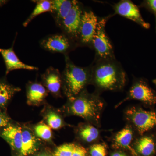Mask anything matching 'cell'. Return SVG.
<instances>
[{
	"instance_id": "obj_1",
	"label": "cell",
	"mask_w": 156,
	"mask_h": 156,
	"mask_svg": "<svg viewBox=\"0 0 156 156\" xmlns=\"http://www.w3.org/2000/svg\"><path fill=\"white\" fill-rule=\"evenodd\" d=\"M91 66V81L100 90H119L125 86L126 72L116 59L93 62Z\"/></svg>"
},
{
	"instance_id": "obj_2",
	"label": "cell",
	"mask_w": 156,
	"mask_h": 156,
	"mask_svg": "<svg viewBox=\"0 0 156 156\" xmlns=\"http://www.w3.org/2000/svg\"><path fill=\"white\" fill-rule=\"evenodd\" d=\"M65 67L62 78L65 92L73 99L83 91L92 79L91 66L83 67L76 65L68 55H65Z\"/></svg>"
},
{
	"instance_id": "obj_3",
	"label": "cell",
	"mask_w": 156,
	"mask_h": 156,
	"mask_svg": "<svg viewBox=\"0 0 156 156\" xmlns=\"http://www.w3.org/2000/svg\"><path fill=\"white\" fill-rule=\"evenodd\" d=\"M72 100L70 111L73 114L87 119H97L99 118L103 103L97 96L83 91Z\"/></svg>"
},
{
	"instance_id": "obj_4",
	"label": "cell",
	"mask_w": 156,
	"mask_h": 156,
	"mask_svg": "<svg viewBox=\"0 0 156 156\" xmlns=\"http://www.w3.org/2000/svg\"><path fill=\"white\" fill-rule=\"evenodd\" d=\"M111 16L99 19L92 41V49L95 51L94 62L116 59L111 42L105 30V25Z\"/></svg>"
},
{
	"instance_id": "obj_5",
	"label": "cell",
	"mask_w": 156,
	"mask_h": 156,
	"mask_svg": "<svg viewBox=\"0 0 156 156\" xmlns=\"http://www.w3.org/2000/svg\"><path fill=\"white\" fill-rule=\"evenodd\" d=\"M99 19L93 11L85 10L82 15L76 43L78 47L92 48V41Z\"/></svg>"
},
{
	"instance_id": "obj_6",
	"label": "cell",
	"mask_w": 156,
	"mask_h": 156,
	"mask_svg": "<svg viewBox=\"0 0 156 156\" xmlns=\"http://www.w3.org/2000/svg\"><path fill=\"white\" fill-rule=\"evenodd\" d=\"M42 48L52 53H60L64 55L78 47L77 44L72 39L63 33L50 35L40 42Z\"/></svg>"
},
{
	"instance_id": "obj_7",
	"label": "cell",
	"mask_w": 156,
	"mask_h": 156,
	"mask_svg": "<svg viewBox=\"0 0 156 156\" xmlns=\"http://www.w3.org/2000/svg\"><path fill=\"white\" fill-rule=\"evenodd\" d=\"M128 119L133 123L140 135L156 128V111L132 107L126 112Z\"/></svg>"
},
{
	"instance_id": "obj_8",
	"label": "cell",
	"mask_w": 156,
	"mask_h": 156,
	"mask_svg": "<svg viewBox=\"0 0 156 156\" xmlns=\"http://www.w3.org/2000/svg\"><path fill=\"white\" fill-rule=\"evenodd\" d=\"M84 9L80 2L74 0L72 8L59 27L62 33L76 43L81 18Z\"/></svg>"
},
{
	"instance_id": "obj_9",
	"label": "cell",
	"mask_w": 156,
	"mask_h": 156,
	"mask_svg": "<svg viewBox=\"0 0 156 156\" xmlns=\"http://www.w3.org/2000/svg\"><path fill=\"white\" fill-rule=\"evenodd\" d=\"M113 9L115 14H118L134 21L144 28L148 29L150 27L149 23L143 18L137 6L131 1L122 0L115 4Z\"/></svg>"
},
{
	"instance_id": "obj_10",
	"label": "cell",
	"mask_w": 156,
	"mask_h": 156,
	"mask_svg": "<svg viewBox=\"0 0 156 156\" xmlns=\"http://www.w3.org/2000/svg\"><path fill=\"white\" fill-rule=\"evenodd\" d=\"M135 99L148 105L156 104V94L148 84L143 80L135 81L125 101Z\"/></svg>"
},
{
	"instance_id": "obj_11",
	"label": "cell",
	"mask_w": 156,
	"mask_h": 156,
	"mask_svg": "<svg viewBox=\"0 0 156 156\" xmlns=\"http://www.w3.org/2000/svg\"><path fill=\"white\" fill-rule=\"evenodd\" d=\"M13 44L9 49L0 48V53L2 56L6 66V74L14 70L26 69L37 70L38 68L28 65L23 62L18 58L14 50Z\"/></svg>"
},
{
	"instance_id": "obj_12",
	"label": "cell",
	"mask_w": 156,
	"mask_h": 156,
	"mask_svg": "<svg viewBox=\"0 0 156 156\" xmlns=\"http://www.w3.org/2000/svg\"><path fill=\"white\" fill-rule=\"evenodd\" d=\"M74 0H51V13L57 26L60 27L72 8Z\"/></svg>"
},
{
	"instance_id": "obj_13",
	"label": "cell",
	"mask_w": 156,
	"mask_h": 156,
	"mask_svg": "<svg viewBox=\"0 0 156 156\" xmlns=\"http://www.w3.org/2000/svg\"><path fill=\"white\" fill-rule=\"evenodd\" d=\"M23 130L19 126L9 125L1 132V136L7 141L14 151H20Z\"/></svg>"
},
{
	"instance_id": "obj_14",
	"label": "cell",
	"mask_w": 156,
	"mask_h": 156,
	"mask_svg": "<svg viewBox=\"0 0 156 156\" xmlns=\"http://www.w3.org/2000/svg\"><path fill=\"white\" fill-rule=\"evenodd\" d=\"M42 79L49 92L55 95L59 94L62 83V78L58 69L52 66L48 68L42 75Z\"/></svg>"
},
{
	"instance_id": "obj_15",
	"label": "cell",
	"mask_w": 156,
	"mask_h": 156,
	"mask_svg": "<svg viewBox=\"0 0 156 156\" xmlns=\"http://www.w3.org/2000/svg\"><path fill=\"white\" fill-rule=\"evenodd\" d=\"M136 152L140 156H154L156 152V142L151 136H144L140 138L136 145Z\"/></svg>"
},
{
	"instance_id": "obj_16",
	"label": "cell",
	"mask_w": 156,
	"mask_h": 156,
	"mask_svg": "<svg viewBox=\"0 0 156 156\" xmlns=\"http://www.w3.org/2000/svg\"><path fill=\"white\" fill-rule=\"evenodd\" d=\"M37 141L33 134L28 130H23L21 149L18 156H29L37 150Z\"/></svg>"
},
{
	"instance_id": "obj_17",
	"label": "cell",
	"mask_w": 156,
	"mask_h": 156,
	"mask_svg": "<svg viewBox=\"0 0 156 156\" xmlns=\"http://www.w3.org/2000/svg\"><path fill=\"white\" fill-rule=\"evenodd\" d=\"M27 95L28 103L37 104L44 100L47 95V91L41 84L31 83L27 87Z\"/></svg>"
},
{
	"instance_id": "obj_18",
	"label": "cell",
	"mask_w": 156,
	"mask_h": 156,
	"mask_svg": "<svg viewBox=\"0 0 156 156\" xmlns=\"http://www.w3.org/2000/svg\"><path fill=\"white\" fill-rule=\"evenodd\" d=\"M132 137V131L130 128L127 127L117 133L115 136V144L118 146L128 148L131 151L134 155L137 156L138 155L136 151L132 149L130 146Z\"/></svg>"
},
{
	"instance_id": "obj_19",
	"label": "cell",
	"mask_w": 156,
	"mask_h": 156,
	"mask_svg": "<svg viewBox=\"0 0 156 156\" xmlns=\"http://www.w3.org/2000/svg\"><path fill=\"white\" fill-rule=\"evenodd\" d=\"M20 90V88L0 80V107L5 106L14 94Z\"/></svg>"
},
{
	"instance_id": "obj_20",
	"label": "cell",
	"mask_w": 156,
	"mask_h": 156,
	"mask_svg": "<svg viewBox=\"0 0 156 156\" xmlns=\"http://www.w3.org/2000/svg\"><path fill=\"white\" fill-rule=\"evenodd\" d=\"M33 2L35 3L36 5L33 11L32 12L31 14L23 23V25L24 27L27 26L37 16L46 12H49L50 13L51 11V1L40 0V1H34Z\"/></svg>"
},
{
	"instance_id": "obj_21",
	"label": "cell",
	"mask_w": 156,
	"mask_h": 156,
	"mask_svg": "<svg viewBox=\"0 0 156 156\" xmlns=\"http://www.w3.org/2000/svg\"><path fill=\"white\" fill-rule=\"evenodd\" d=\"M80 134L82 138L85 141L91 142L97 139L99 133L97 128L92 126H88L81 130Z\"/></svg>"
},
{
	"instance_id": "obj_22",
	"label": "cell",
	"mask_w": 156,
	"mask_h": 156,
	"mask_svg": "<svg viewBox=\"0 0 156 156\" xmlns=\"http://www.w3.org/2000/svg\"><path fill=\"white\" fill-rule=\"evenodd\" d=\"M35 132L37 136L44 140H50L52 137L51 128L45 124H40L36 126Z\"/></svg>"
},
{
	"instance_id": "obj_23",
	"label": "cell",
	"mask_w": 156,
	"mask_h": 156,
	"mask_svg": "<svg viewBox=\"0 0 156 156\" xmlns=\"http://www.w3.org/2000/svg\"><path fill=\"white\" fill-rule=\"evenodd\" d=\"M47 121L48 126L53 129H58L62 125L61 118L54 112H51L49 113L47 116Z\"/></svg>"
},
{
	"instance_id": "obj_24",
	"label": "cell",
	"mask_w": 156,
	"mask_h": 156,
	"mask_svg": "<svg viewBox=\"0 0 156 156\" xmlns=\"http://www.w3.org/2000/svg\"><path fill=\"white\" fill-rule=\"evenodd\" d=\"M74 146L72 144L60 146L55 151L54 156H72Z\"/></svg>"
},
{
	"instance_id": "obj_25",
	"label": "cell",
	"mask_w": 156,
	"mask_h": 156,
	"mask_svg": "<svg viewBox=\"0 0 156 156\" xmlns=\"http://www.w3.org/2000/svg\"><path fill=\"white\" fill-rule=\"evenodd\" d=\"M90 154L91 156H106V147L101 144H94L91 147Z\"/></svg>"
},
{
	"instance_id": "obj_26",
	"label": "cell",
	"mask_w": 156,
	"mask_h": 156,
	"mask_svg": "<svg viewBox=\"0 0 156 156\" xmlns=\"http://www.w3.org/2000/svg\"><path fill=\"white\" fill-rule=\"evenodd\" d=\"M10 118L5 114L0 111V135L2 128H5L9 125Z\"/></svg>"
},
{
	"instance_id": "obj_27",
	"label": "cell",
	"mask_w": 156,
	"mask_h": 156,
	"mask_svg": "<svg viewBox=\"0 0 156 156\" xmlns=\"http://www.w3.org/2000/svg\"><path fill=\"white\" fill-rule=\"evenodd\" d=\"M87 151L83 147L80 146H74L72 156H86Z\"/></svg>"
},
{
	"instance_id": "obj_28",
	"label": "cell",
	"mask_w": 156,
	"mask_h": 156,
	"mask_svg": "<svg viewBox=\"0 0 156 156\" xmlns=\"http://www.w3.org/2000/svg\"><path fill=\"white\" fill-rule=\"evenodd\" d=\"M144 3V5L155 14L156 18V0H148Z\"/></svg>"
},
{
	"instance_id": "obj_29",
	"label": "cell",
	"mask_w": 156,
	"mask_h": 156,
	"mask_svg": "<svg viewBox=\"0 0 156 156\" xmlns=\"http://www.w3.org/2000/svg\"><path fill=\"white\" fill-rule=\"evenodd\" d=\"M111 156H127L125 154L122 153L117 152L114 153L112 154Z\"/></svg>"
},
{
	"instance_id": "obj_30",
	"label": "cell",
	"mask_w": 156,
	"mask_h": 156,
	"mask_svg": "<svg viewBox=\"0 0 156 156\" xmlns=\"http://www.w3.org/2000/svg\"><path fill=\"white\" fill-rule=\"evenodd\" d=\"M8 1H3V0H0V8L2 7V6L5 5L6 3L8 2Z\"/></svg>"
},
{
	"instance_id": "obj_31",
	"label": "cell",
	"mask_w": 156,
	"mask_h": 156,
	"mask_svg": "<svg viewBox=\"0 0 156 156\" xmlns=\"http://www.w3.org/2000/svg\"><path fill=\"white\" fill-rule=\"evenodd\" d=\"M37 156H49L48 155L45 154H41L38 155Z\"/></svg>"
},
{
	"instance_id": "obj_32",
	"label": "cell",
	"mask_w": 156,
	"mask_h": 156,
	"mask_svg": "<svg viewBox=\"0 0 156 156\" xmlns=\"http://www.w3.org/2000/svg\"><path fill=\"white\" fill-rule=\"evenodd\" d=\"M153 82L155 84L156 87V79L154 80L153 81Z\"/></svg>"
}]
</instances>
